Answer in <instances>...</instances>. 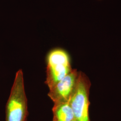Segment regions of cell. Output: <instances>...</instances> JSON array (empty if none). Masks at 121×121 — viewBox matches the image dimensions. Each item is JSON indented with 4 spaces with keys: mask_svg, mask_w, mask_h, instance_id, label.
<instances>
[{
    "mask_svg": "<svg viewBox=\"0 0 121 121\" xmlns=\"http://www.w3.org/2000/svg\"><path fill=\"white\" fill-rule=\"evenodd\" d=\"M27 100L22 69L16 73L5 107V121H27Z\"/></svg>",
    "mask_w": 121,
    "mask_h": 121,
    "instance_id": "obj_1",
    "label": "cell"
},
{
    "mask_svg": "<svg viewBox=\"0 0 121 121\" xmlns=\"http://www.w3.org/2000/svg\"><path fill=\"white\" fill-rule=\"evenodd\" d=\"M72 70L68 53L63 49L56 48L47 56L45 83L51 89Z\"/></svg>",
    "mask_w": 121,
    "mask_h": 121,
    "instance_id": "obj_2",
    "label": "cell"
},
{
    "mask_svg": "<svg viewBox=\"0 0 121 121\" xmlns=\"http://www.w3.org/2000/svg\"><path fill=\"white\" fill-rule=\"evenodd\" d=\"M91 82L82 72H79L76 86L69 100L76 121H91L89 117V90Z\"/></svg>",
    "mask_w": 121,
    "mask_h": 121,
    "instance_id": "obj_3",
    "label": "cell"
},
{
    "mask_svg": "<svg viewBox=\"0 0 121 121\" xmlns=\"http://www.w3.org/2000/svg\"><path fill=\"white\" fill-rule=\"evenodd\" d=\"M78 72L77 69H72L65 77L49 89L48 96L54 104L69 101L76 86Z\"/></svg>",
    "mask_w": 121,
    "mask_h": 121,
    "instance_id": "obj_4",
    "label": "cell"
},
{
    "mask_svg": "<svg viewBox=\"0 0 121 121\" xmlns=\"http://www.w3.org/2000/svg\"><path fill=\"white\" fill-rule=\"evenodd\" d=\"M52 121H73L75 120L69 101L54 104L52 108Z\"/></svg>",
    "mask_w": 121,
    "mask_h": 121,
    "instance_id": "obj_5",
    "label": "cell"
},
{
    "mask_svg": "<svg viewBox=\"0 0 121 121\" xmlns=\"http://www.w3.org/2000/svg\"><path fill=\"white\" fill-rule=\"evenodd\" d=\"M73 121H76V120H73Z\"/></svg>",
    "mask_w": 121,
    "mask_h": 121,
    "instance_id": "obj_6",
    "label": "cell"
}]
</instances>
